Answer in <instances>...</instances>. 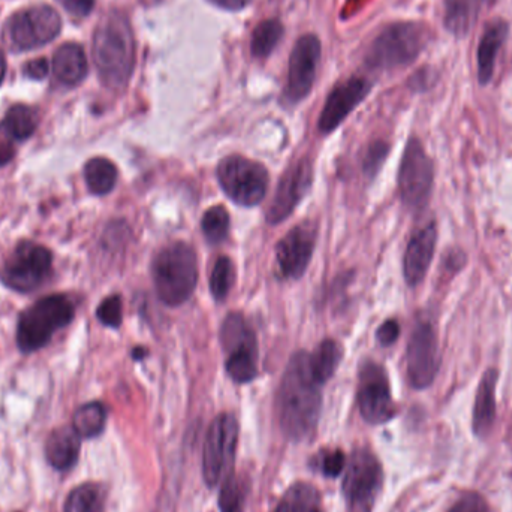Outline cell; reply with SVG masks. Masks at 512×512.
Masks as SVG:
<instances>
[{
  "label": "cell",
  "mask_w": 512,
  "mask_h": 512,
  "mask_svg": "<svg viewBox=\"0 0 512 512\" xmlns=\"http://www.w3.org/2000/svg\"><path fill=\"white\" fill-rule=\"evenodd\" d=\"M48 69H50V66H48L47 59L41 57V59L27 62L24 66V74L32 80H42V78L47 77Z\"/></svg>",
  "instance_id": "60d3db41"
},
{
  "label": "cell",
  "mask_w": 512,
  "mask_h": 512,
  "mask_svg": "<svg viewBox=\"0 0 512 512\" xmlns=\"http://www.w3.org/2000/svg\"><path fill=\"white\" fill-rule=\"evenodd\" d=\"M63 8L75 17H86L92 12L95 0H60Z\"/></svg>",
  "instance_id": "ab89813d"
},
{
  "label": "cell",
  "mask_w": 512,
  "mask_h": 512,
  "mask_svg": "<svg viewBox=\"0 0 512 512\" xmlns=\"http://www.w3.org/2000/svg\"><path fill=\"white\" fill-rule=\"evenodd\" d=\"M384 472L375 454L366 448L352 453L343 475V496L352 512H370L382 489Z\"/></svg>",
  "instance_id": "ba28073f"
},
{
  "label": "cell",
  "mask_w": 512,
  "mask_h": 512,
  "mask_svg": "<svg viewBox=\"0 0 512 512\" xmlns=\"http://www.w3.org/2000/svg\"><path fill=\"white\" fill-rule=\"evenodd\" d=\"M483 0H445V27L454 36H466L471 32Z\"/></svg>",
  "instance_id": "cb8c5ba5"
},
{
  "label": "cell",
  "mask_w": 512,
  "mask_h": 512,
  "mask_svg": "<svg viewBox=\"0 0 512 512\" xmlns=\"http://www.w3.org/2000/svg\"><path fill=\"white\" fill-rule=\"evenodd\" d=\"M234 283L233 262L228 256H221L213 267L210 276V291L218 301L225 300L230 294L231 286Z\"/></svg>",
  "instance_id": "836d02e7"
},
{
  "label": "cell",
  "mask_w": 512,
  "mask_h": 512,
  "mask_svg": "<svg viewBox=\"0 0 512 512\" xmlns=\"http://www.w3.org/2000/svg\"><path fill=\"white\" fill-rule=\"evenodd\" d=\"M201 228L210 245H219L230 233V213L224 206L212 207L204 213Z\"/></svg>",
  "instance_id": "d6a6232c"
},
{
  "label": "cell",
  "mask_w": 512,
  "mask_h": 512,
  "mask_svg": "<svg viewBox=\"0 0 512 512\" xmlns=\"http://www.w3.org/2000/svg\"><path fill=\"white\" fill-rule=\"evenodd\" d=\"M321 387L310 372L309 354L298 351L286 366L276 402L280 427L292 441H303L315 432L321 414Z\"/></svg>",
  "instance_id": "6da1fadb"
},
{
  "label": "cell",
  "mask_w": 512,
  "mask_h": 512,
  "mask_svg": "<svg viewBox=\"0 0 512 512\" xmlns=\"http://www.w3.org/2000/svg\"><path fill=\"white\" fill-rule=\"evenodd\" d=\"M87 65L86 53L81 45L75 42L63 44L53 56L54 77L65 86H77L86 78Z\"/></svg>",
  "instance_id": "603a6c76"
},
{
  "label": "cell",
  "mask_w": 512,
  "mask_h": 512,
  "mask_svg": "<svg viewBox=\"0 0 512 512\" xmlns=\"http://www.w3.org/2000/svg\"><path fill=\"white\" fill-rule=\"evenodd\" d=\"M74 313V304L65 295H48L36 301L18 319V348L24 354L44 348L57 330L74 319Z\"/></svg>",
  "instance_id": "277c9868"
},
{
  "label": "cell",
  "mask_w": 512,
  "mask_h": 512,
  "mask_svg": "<svg viewBox=\"0 0 512 512\" xmlns=\"http://www.w3.org/2000/svg\"><path fill=\"white\" fill-rule=\"evenodd\" d=\"M508 36L507 21L496 18L490 21L481 36L480 45H478V80L481 84H487L495 74L496 59H498L499 50L504 45Z\"/></svg>",
  "instance_id": "ffe728a7"
},
{
  "label": "cell",
  "mask_w": 512,
  "mask_h": 512,
  "mask_svg": "<svg viewBox=\"0 0 512 512\" xmlns=\"http://www.w3.org/2000/svg\"><path fill=\"white\" fill-rule=\"evenodd\" d=\"M499 372L489 369L481 379L480 387L475 399L474 420L472 427L474 433L484 438L493 427L496 418V384H498Z\"/></svg>",
  "instance_id": "44dd1931"
},
{
  "label": "cell",
  "mask_w": 512,
  "mask_h": 512,
  "mask_svg": "<svg viewBox=\"0 0 512 512\" xmlns=\"http://www.w3.org/2000/svg\"><path fill=\"white\" fill-rule=\"evenodd\" d=\"M38 128V114L32 107L17 104L6 111L2 129L12 140L23 141L32 137Z\"/></svg>",
  "instance_id": "83f0119b"
},
{
  "label": "cell",
  "mask_w": 512,
  "mask_h": 512,
  "mask_svg": "<svg viewBox=\"0 0 512 512\" xmlns=\"http://www.w3.org/2000/svg\"><path fill=\"white\" fill-rule=\"evenodd\" d=\"M107 411L99 402L86 403L77 409L72 418V427L80 438H95L104 432Z\"/></svg>",
  "instance_id": "f1b7e54d"
},
{
  "label": "cell",
  "mask_w": 512,
  "mask_h": 512,
  "mask_svg": "<svg viewBox=\"0 0 512 512\" xmlns=\"http://www.w3.org/2000/svg\"><path fill=\"white\" fill-rule=\"evenodd\" d=\"M6 74V60L5 56H3L2 51H0V84H2L3 78H5Z\"/></svg>",
  "instance_id": "ee69618b"
},
{
  "label": "cell",
  "mask_w": 512,
  "mask_h": 512,
  "mask_svg": "<svg viewBox=\"0 0 512 512\" xmlns=\"http://www.w3.org/2000/svg\"><path fill=\"white\" fill-rule=\"evenodd\" d=\"M80 447V436L74 427H62L48 436L45 456L56 471H68L77 463Z\"/></svg>",
  "instance_id": "7402d4cb"
},
{
  "label": "cell",
  "mask_w": 512,
  "mask_h": 512,
  "mask_svg": "<svg viewBox=\"0 0 512 512\" xmlns=\"http://www.w3.org/2000/svg\"><path fill=\"white\" fill-rule=\"evenodd\" d=\"M210 2L215 3L216 6H221V8L228 9V11H240V9L248 6L252 0H210Z\"/></svg>",
  "instance_id": "b9f144b4"
},
{
  "label": "cell",
  "mask_w": 512,
  "mask_h": 512,
  "mask_svg": "<svg viewBox=\"0 0 512 512\" xmlns=\"http://www.w3.org/2000/svg\"><path fill=\"white\" fill-rule=\"evenodd\" d=\"M346 459L342 451L328 450L319 456L318 469L325 477L336 478L345 469Z\"/></svg>",
  "instance_id": "8d00e7d4"
},
{
  "label": "cell",
  "mask_w": 512,
  "mask_h": 512,
  "mask_svg": "<svg viewBox=\"0 0 512 512\" xmlns=\"http://www.w3.org/2000/svg\"><path fill=\"white\" fill-rule=\"evenodd\" d=\"M12 156H14V152H12L11 147L0 146V167L8 164V162L11 161Z\"/></svg>",
  "instance_id": "7bdbcfd3"
},
{
  "label": "cell",
  "mask_w": 512,
  "mask_h": 512,
  "mask_svg": "<svg viewBox=\"0 0 512 512\" xmlns=\"http://www.w3.org/2000/svg\"><path fill=\"white\" fill-rule=\"evenodd\" d=\"M400 336V325L399 322L394 321V319H388L384 324L379 327L378 333H376V337H378V342L381 343L382 346H391Z\"/></svg>",
  "instance_id": "f35d334b"
},
{
  "label": "cell",
  "mask_w": 512,
  "mask_h": 512,
  "mask_svg": "<svg viewBox=\"0 0 512 512\" xmlns=\"http://www.w3.org/2000/svg\"><path fill=\"white\" fill-rule=\"evenodd\" d=\"M274 512H324V505L316 487L295 483L286 490Z\"/></svg>",
  "instance_id": "d4e9b609"
},
{
  "label": "cell",
  "mask_w": 512,
  "mask_h": 512,
  "mask_svg": "<svg viewBox=\"0 0 512 512\" xmlns=\"http://www.w3.org/2000/svg\"><path fill=\"white\" fill-rule=\"evenodd\" d=\"M342 360V351L340 346L334 340L325 339L319 343L316 351L312 355L309 354L310 372L318 384L324 385L330 381L339 367Z\"/></svg>",
  "instance_id": "4316f807"
},
{
  "label": "cell",
  "mask_w": 512,
  "mask_h": 512,
  "mask_svg": "<svg viewBox=\"0 0 512 512\" xmlns=\"http://www.w3.org/2000/svg\"><path fill=\"white\" fill-rule=\"evenodd\" d=\"M406 364L409 382L417 390H424L435 381L441 367V355L432 322L423 319L415 325L408 343Z\"/></svg>",
  "instance_id": "4fadbf2b"
},
{
  "label": "cell",
  "mask_w": 512,
  "mask_h": 512,
  "mask_svg": "<svg viewBox=\"0 0 512 512\" xmlns=\"http://www.w3.org/2000/svg\"><path fill=\"white\" fill-rule=\"evenodd\" d=\"M221 342L227 352L228 375L237 384H248L258 375V342L251 325L240 313H230L221 328Z\"/></svg>",
  "instance_id": "52a82bcc"
},
{
  "label": "cell",
  "mask_w": 512,
  "mask_h": 512,
  "mask_svg": "<svg viewBox=\"0 0 512 512\" xmlns=\"http://www.w3.org/2000/svg\"><path fill=\"white\" fill-rule=\"evenodd\" d=\"M447 512H490L486 499L480 493L468 492L454 502Z\"/></svg>",
  "instance_id": "74e56055"
},
{
  "label": "cell",
  "mask_w": 512,
  "mask_h": 512,
  "mask_svg": "<svg viewBox=\"0 0 512 512\" xmlns=\"http://www.w3.org/2000/svg\"><path fill=\"white\" fill-rule=\"evenodd\" d=\"M321 59V41L318 36L304 35L295 42L289 57L288 84L286 99L297 104L306 98L315 83L316 68Z\"/></svg>",
  "instance_id": "2e32d148"
},
{
  "label": "cell",
  "mask_w": 512,
  "mask_h": 512,
  "mask_svg": "<svg viewBox=\"0 0 512 512\" xmlns=\"http://www.w3.org/2000/svg\"><path fill=\"white\" fill-rule=\"evenodd\" d=\"M116 165L107 158H93L84 165V179H86L87 188L93 195L110 194L117 183Z\"/></svg>",
  "instance_id": "484cf974"
},
{
  "label": "cell",
  "mask_w": 512,
  "mask_h": 512,
  "mask_svg": "<svg viewBox=\"0 0 512 512\" xmlns=\"http://www.w3.org/2000/svg\"><path fill=\"white\" fill-rule=\"evenodd\" d=\"M388 155V146L382 141H376L372 146L367 149L366 156H364L363 171L367 177L373 179L381 170L382 164H384L385 158Z\"/></svg>",
  "instance_id": "d590c367"
},
{
  "label": "cell",
  "mask_w": 512,
  "mask_h": 512,
  "mask_svg": "<svg viewBox=\"0 0 512 512\" xmlns=\"http://www.w3.org/2000/svg\"><path fill=\"white\" fill-rule=\"evenodd\" d=\"M283 35V26L276 18L262 21L252 35L251 51L256 59H265L273 53Z\"/></svg>",
  "instance_id": "4dcf8cb0"
},
{
  "label": "cell",
  "mask_w": 512,
  "mask_h": 512,
  "mask_svg": "<svg viewBox=\"0 0 512 512\" xmlns=\"http://www.w3.org/2000/svg\"><path fill=\"white\" fill-rule=\"evenodd\" d=\"M249 487L239 475H228L222 483L219 508L222 512H243L248 501Z\"/></svg>",
  "instance_id": "1f68e13d"
},
{
  "label": "cell",
  "mask_w": 512,
  "mask_h": 512,
  "mask_svg": "<svg viewBox=\"0 0 512 512\" xmlns=\"http://www.w3.org/2000/svg\"><path fill=\"white\" fill-rule=\"evenodd\" d=\"M152 276L159 300L170 307L182 306L198 285L197 254L183 242L168 245L153 259Z\"/></svg>",
  "instance_id": "3957f363"
},
{
  "label": "cell",
  "mask_w": 512,
  "mask_h": 512,
  "mask_svg": "<svg viewBox=\"0 0 512 512\" xmlns=\"http://www.w3.org/2000/svg\"><path fill=\"white\" fill-rule=\"evenodd\" d=\"M96 316L102 324L111 328H119L123 321V304L119 295H110L99 304Z\"/></svg>",
  "instance_id": "e575fe53"
},
{
  "label": "cell",
  "mask_w": 512,
  "mask_h": 512,
  "mask_svg": "<svg viewBox=\"0 0 512 512\" xmlns=\"http://www.w3.org/2000/svg\"><path fill=\"white\" fill-rule=\"evenodd\" d=\"M438 230L435 222H429L420 230L415 231L406 248L403 259V274L409 286H418L423 282L435 255Z\"/></svg>",
  "instance_id": "d6986e66"
},
{
  "label": "cell",
  "mask_w": 512,
  "mask_h": 512,
  "mask_svg": "<svg viewBox=\"0 0 512 512\" xmlns=\"http://www.w3.org/2000/svg\"><path fill=\"white\" fill-rule=\"evenodd\" d=\"M316 227L303 222L292 228L276 246L277 273L282 279L297 280L306 273L315 251Z\"/></svg>",
  "instance_id": "9a60e30c"
},
{
  "label": "cell",
  "mask_w": 512,
  "mask_h": 512,
  "mask_svg": "<svg viewBox=\"0 0 512 512\" xmlns=\"http://www.w3.org/2000/svg\"><path fill=\"white\" fill-rule=\"evenodd\" d=\"M372 84L366 78L352 77L334 87L322 108L318 128L322 134H330L369 95Z\"/></svg>",
  "instance_id": "ac0fdd59"
},
{
  "label": "cell",
  "mask_w": 512,
  "mask_h": 512,
  "mask_svg": "<svg viewBox=\"0 0 512 512\" xmlns=\"http://www.w3.org/2000/svg\"><path fill=\"white\" fill-rule=\"evenodd\" d=\"M433 188V164L417 138H411L403 152L399 170V191L403 204L421 210L429 203Z\"/></svg>",
  "instance_id": "7c38bea8"
},
{
  "label": "cell",
  "mask_w": 512,
  "mask_h": 512,
  "mask_svg": "<svg viewBox=\"0 0 512 512\" xmlns=\"http://www.w3.org/2000/svg\"><path fill=\"white\" fill-rule=\"evenodd\" d=\"M104 490L98 484L87 483L69 493L65 512H104Z\"/></svg>",
  "instance_id": "f546056e"
},
{
  "label": "cell",
  "mask_w": 512,
  "mask_h": 512,
  "mask_svg": "<svg viewBox=\"0 0 512 512\" xmlns=\"http://www.w3.org/2000/svg\"><path fill=\"white\" fill-rule=\"evenodd\" d=\"M358 408L364 421L373 426L388 423L396 415L387 373L378 364L367 363L361 369Z\"/></svg>",
  "instance_id": "5bb4252c"
},
{
  "label": "cell",
  "mask_w": 512,
  "mask_h": 512,
  "mask_svg": "<svg viewBox=\"0 0 512 512\" xmlns=\"http://www.w3.org/2000/svg\"><path fill=\"white\" fill-rule=\"evenodd\" d=\"M313 182L312 162L307 159L292 164L283 174L274 192L273 200L267 212V222L271 225L285 221L295 207L301 203L304 195L309 192Z\"/></svg>",
  "instance_id": "e0dca14e"
},
{
  "label": "cell",
  "mask_w": 512,
  "mask_h": 512,
  "mask_svg": "<svg viewBox=\"0 0 512 512\" xmlns=\"http://www.w3.org/2000/svg\"><path fill=\"white\" fill-rule=\"evenodd\" d=\"M429 29L423 24L394 23L385 27L370 45L367 65L373 69L402 68L414 62L429 42Z\"/></svg>",
  "instance_id": "5b68a950"
},
{
  "label": "cell",
  "mask_w": 512,
  "mask_h": 512,
  "mask_svg": "<svg viewBox=\"0 0 512 512\" xmlns=\"http://www.w3.org/2000/svg\"><path fill=\"white\" fill-rule=\"evenodd\" d=\"M62 29L56 9L47 5L32 6L17 12L5 26V39L17 51H29L50 44Z\"/></svg>",
  "instance_id": "30bf717a"
},
{
  "label": "cell",
  "mask_w": 512,
  "mask_h": 512,
  "mask_svg": "<svg viewBox=\"0 0 512 512\" xmlns=\"http://www.w3.org/2000/svg\"><path fill=\"white\" fill-rule=\"evenodd\" d=\"M216 173L225 194L239 206H258L267 194L270 182L267 168L245 156H227L219 162Z\"/></svg>",
  "instance_id": "8992f818"
},
{
  "label": "cell",
  "mask_w": 512,
  "mask_h": 512,
  "mask_svg": "<svg viewBox=\"0 0 512 512\" xmlns=\"http://www.w3.org/2000/svg\"><path fill=\"white\" fill-rule=\"evenodd\" d=\"M51 267L53 255L47 248L32 242H21L6 258L0 277L14 291L32 292L47 280Z\"/></svg>",
  "instance_id": "8fae6325"
},
{
  "label": "cell",
  "mask_w": 512,
  "mask_h": 512,
  "mask_svg": "<svg viewBox=\"0 0 512 512\" xmlns=\"http://www.w3.org/2000/svg\"><path fill=\"white\" fill-rule=\"evenodd\" d=\"M239 421L231 414H221L212 421L204 442L203 474L207 486H218L230 475L239 444Z\"/></svg>",
  "instance_id": "9c48e42d"
},
{
  "label": "cell",
  "mask_w": 512,
  "mask_h": 512,
  "mask_svg": "<svg viewBox=\"0 0 512 512\" xmlns=\"http://www.w3.org/2000/svg\"><path fill=\"white\" fill-rule=\"evenodd\" d=\"M93 62L99 78L110 89H123L135 66V38L128 18L111 12L93 35Z\"/></svg>",
  "instance_id": "7a4b0ae2"
}]
</instances>
